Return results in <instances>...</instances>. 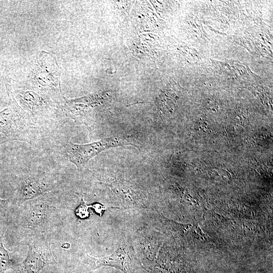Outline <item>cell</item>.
I'll return each mask as SVG.
<instances>
[{"mask_svg": "<svg viewBox=\"0 0 273 273\" xmlns=\"http://www.w3.org/2000/svg\"><path fill=\"white\" fill-rule=\"evenodd\" d=\"M7 90L9 105L0 111V144L14 141L27 142L33 125L21 112L10 89Z\"/></svg>", "mask_w": 273, "mask_h": 273, "instance_id": "obj_1", "label": "cell"}, {"mask_svg": "<svg viewBox=\"0 0 273 273\" xmlns=\"http://www.w3.org/2000/svg\"><path fill=\"white\" fill-rule=\"evenodd\" d=\"M121 137H111L87 144H76L69 142L63 146V151L69 161L78 170L82 169L93 157L102 151L118 146L128 145Z\"/></svg>", "mask_w": 273, "mask_h": 273, "instance_id": "obj_2", "label": "cell"}, {"mask_svg": "<svg viewBox=\"0 0 273 273\" xmlns=\"http://www.w3.org/2000/svg\"><path fill=\"white\" fill-rule=\"evenodd\" d=\"M88 259L94 269L110 266L122 270L124 273H134L141 267L132 247L127 243L121 244L111 255L100 258L89 256Z\"/></svg>", "mask_w": 273, "mask_h": 273, "instance_id": "obj_3", "label": "cell"}, {"mask_svg": "<svg viewBox=\"0 0 273 273\" xmlns=\"http://www.w3.org/2000/svg\"><path fill=\"white\" fill-rule=\"evenodd\" d=\"M30 202L22 216L23 226L36 232L47 230L52 213L51 206L40 198L33 199Z\"/></svg>", "mask_w": 273, "mask_h": 273, "instance_id": "obj_4", "label": "cell"}, {"mask_svg": "<svg viewBox=\"0 0 273 273\" xmlns=\"http://www.w3.org/2000/svg\"><path fill=\"white\" fill-rule=\"evenodd\" d=\"M53 187L50 179L42 174L27 176L20 184L18 199L22 202L34 199L50 192Z\"/></svg>", "mask_w": 273, "mask_h": 273, "instance_id": "obj_5", "label": "cell"}, {"mask_svg": "<svg viewBox=\"0 0 273 273\" xmlns=\"http://www.w3.org/2000/svg\"><path fill=\"white\" fill-rule=\"evenodd\" d=\"M54 262L50 249L33 244H28L25 259L19 265L20 273H40L48 263Z\"/></svg>", "mask_w": 273, "mask_h": 273, "instance_id": "obj_6", "label": "cell"}, {"mask_svg": "<svg viewBox=\"0 0 273 273\" xmlns=\"http://www.w3.org/2000/svg\"><path fill=\"white\" fill-rule=\"evenodd\" d=\"M5 231L4 230L0 232V273H5L12 267L10 253L3 245V238Z\"/></svg>", "mask_w": 273, "mask_h": 273, "instance_id": "obj_7", "label": "cell"}, {"mask_svg": "<svg viewBox=\"0 0 273 273\" xmlns=\"http://www.w3.org/2000/svg\"><path fill=\"white\" fill-rule=\"evenodd\" d=\"M88 208H89V206L86 205L82 198L80 204L75 210V214L80 218L87 217L89 215Z\"/></svg>", "mask_w": 273, "mask_h": 273, "instance_id": "obj_8", "label": "cell"}, {"mask_svg": "<svg viewBox=\"0 0 273 273\" xmlns=\"http://www.w3.org/2000/svg\"><path fill=\"white\" fill-rule=\"evenodd\" d=\"M8 206V200L0 198V225L3 223L7 217Z\"/></svg>", "mask_w": 273, "mask_h": 273, "instance_id": "obj_9", "label": "cell"}, {"mask_svg": "<svg viewBox=\"0 0 273 273\" xmlns=\"http://www.w3.org/2000/svg\"><path fill=\"white\" fill-rule=\"evenodd\" d=\"M89 207H92L94 209L96 212L98 214H100V215H102L103 211L106 209V208L105 206H103L99 203H95L89 206Z\"/></svg>", "mask_w": 273, "mask_h": 273, "instance_id": "obj_10", "label": "cell"}]
</instances>
